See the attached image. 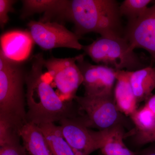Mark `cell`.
Here are the masks:
<instances>
[{
    "label": "cell",
    "mask_w": 155,
    "mask_h": 155,
    "mask_svg": "<svg viewBox=\"0 0 155 155\" xmlns=\"http://www.w3.org/2000/svg\"><path fill=\"white\" fill-rule=\"evenodd\" d=\"M23 146L30 155H53L44 134L38 125L28 122L20 132Z\"/></svg>",
    "instance_id": "obj_15"
},
{
    "label": "cell",
    "mask_w": 155,
    "mask_h": 155,
    "mask_svg": "<svg viewBox=\"0 0 155 155\" xmlns=\"http://www.w3.org/2000/svg\"><path fill=\"white\" fill-rule=\"evenodd\" d=\"M130 71H116V83L114 97L117 108L122 114L130 116L137 110V102L130 82Z\"/></svg>",
    "instance_id": "obj_12"
},
{
    "label": "cell",
    "mask_w": 155,
    "mask_h": 155,
    "mask_svg": "<svg viewBox=\"0 0 155 155\" xmlns=\"http://www.w3.org/2000/svg\"><path fill=\"white\" fill-rule=\"evenodd\" d=\"M0 155H29L20 143L0 147Z\"/></svg>",
    "instance_id": "obj_22"
},
{
    "label": "cell",
    "mask_w": 155,
    "mask_h": 155,
    "mask_svg": "<svg viewBox=\"0 0 155 155\" xmlns=\"http://www.w3.org/2000/svg\"><path fill=\"white\" fill-rule=\"evenodd\" d=\"M14 0H0V26L3 28L9 20L8 13L14 11Z\"/></svg>",
    "instance_id": "obj_20"
},
{
    "label": "cell",
    "mask_w": 155,
    "mask_h": 155,
    "mask_svg": "<svg viewBox=\"0 0 155 155\" xmlns=\"http://www.w3.org/2000/svg\"><path fill=\"white\" fill-rule=\"evenodd\" d=\"M45 60L41 53L33 56L30 70L25 74L27 122L37 125L77 117L72 102L61 99L46 80L43 72Z\"/></svg>",
    "instance_id": "obj_1"
},
{
    "label": "cell",
    "mask_w": 155,
    "mask_h": 155,
    "mask_svg": "<svg viewBox=\"0 0 155 155\" xmlns=\"http://www.w3.org/2000/svg\"><path fill=\"white\" fill-rule=\"evenodd\" d=\"M60 130L75 155H89L101 150L110 129L99 131L90 130L76 118H66L60 122Z\"/></svg>",
    "instance_id": "obj_6"
},
{
    "label": "cell",
    "mask_w": 155,
    "mask_h": 155,
    "mask_svg": "<svg viewBox=\"0 0 155 155\" xmlns=\"http://www.w3.org/2000/svg\"><path fill=\"white\" fill-rule=\"evenodd\" d=\"M82 50L95 63L116 71L131 72L145 67L124 37L115 38L101 37L91 44L83 46Z\"/></svg>",
    "instance_id": "obj_4"
},
{
    "label": "cell",
    "mask_w": 155,
    "mask_h": 155,
    "mask_svg": "<svg viewBox=\"0 0 155 155\" xmlns=\"http://www.w3.org/2000/svg\"><path fill=\"white\" fill-rule=\"evenodd\" d=\"M124 37L132 49H143L155 61V1L142 17L127 23Z\"/></svg>",
    "instance_id": "obj_10"
},
{
    "label": "cell",
    "mask_w": 155,
    "mask_h": 155,
    "mask_svg": "<svg viewBox=\"0 0 155 155\" xmlns=\"http://www.w3.org/2000/svg\"><path fill=\"white\" fill-rule=\"evenodd\" d=\"M132 133H134L135 142L139 145L155 142V126L148 131H138L135 130Z\"/></svg>",
    "instance_id": "obj_21"
},
{
    "label": "cell",
    "mask_w": 155,
    "mask_h": 155,
    "mask_svg": "<svg viewBox=\"0 0 155 155\" xmlns=\"http://www.w3.org/2000/svg\"><path fill=\"white\" fill-rule=\"evenodd\" d=\"M69 0H23L21 17L22 19L38 13H44L40 21H51L57 15L63 18Z\"/></svg>",
    "instance_id": "obj_13"
},
{
    "label": "cell",
    "mask_w": 155,
    "mask_h": 155,
    "mask_svg": "<svg viewBox=\"0 0 155 155\" xmlns=\"http://www.w3.org/2000/svg\"><path fill=\"white\" fill-rule=\"evenodd\" d=\"M122 17L115 0H71L64 16L74 23V33L80 38L90 32L106 38L123 37Z\"/></svg>",
    "instance_id": "obj_2"
},
{
    "label": "cell",
    "mask_w": 155,
    "mask_h": 155,
    "mask_svg": "<svg viewBox=\"0 0 155 155\" xmlns=\"http://www.w3.org/2000/svg\"><path fill=\"white\" fill-rule=\"evenodd\" d=\"M77 104L80 116L76 118L88 128L99 130L110 129L122 125V114L117 108L114 95L109 96H77L74 99Z\"/></svg>",
    "instance_id": "obj_5"
},
{
    "label": "cell",
    "mask_w": 155,
    "mask_h": 155,
    "mask_svg": "<svg viewBox=\"0 0 155 155\" xmlns=\"http://www.w3.org/2000/svg\"><path fill=\"white\" fill-rule=\"evenodd\" d=\"M130 117L137 131H148L155 126V115L145 105L137 109Z\"/></svg>",
    "instance_id": "obj_19"
},
{
    "label": "cell",
    "mask_w": 155,
    "mask_h": 155,
    "mask_svg": "<svg viewBox=\"0 0 155 155\" xmlns=\"http://www.w3.org/2000/svg\"><path fill=\"white\" fill-rule=\"evenodd\" d=\"M38 126L44 134L53 155H75L62 135L59 126L54 123Z\"/></svg>",
    "instance_id": "obj_16"
},
{
    "label": "cell",
    "mask_w": 155,
    "mask_h": 155,
    "mask_svg": "<svg viewBox=\"0 0 155 155\" xmlns=\"http://www.w3.org/2000/svg\"><path fill=\"white\" fill-rule=\"evenodd\" d=\"M85 54H80L77 64L83 76L85 93L88 96L114 95L116 81V71L103 65H94L84 60Z\"/></svg>",
    "instance_id": "obj_9"
},
{
    "label": "cell",
    "mask_w": 155,
    "mask_h": 155,
    "mask_svg": "<svg viewBox=\"0 0 155 155\" xmlns=\"http://www.w3.org/2000/svg\"><path fill=\"white\" fill-rule=\"evenodd\" d=\"M122 125L110 128V133L101 150L103 155H137V153L127 147L124 142Z\"/></svg>",
    "instance_id": "obj_17"
},
{
    "label": "cell",
    "mask_w": 155,
    "mask_h": 155,
    "mask_svg": "<svg viewBox=\"0 0 155 155\" xmlns=\"http://www.w3.org/2000/svg\"><path fill=\"white\" fill-rule=\"evenodd\" d=\"M19 64L0 51V121L21 129L28 122L23 87L26 73Z\"/></svg>",
    "instance_id": "obj_3"
},
{
    "label": "cell",
    "mask_w": 155,
    "mask_h": 155,
    "mask_svg": "<svg viewBox=\"0 0 155 155\" xmlns=\"http://www.w3.org/2000/svg\"><path fill=\"white\" fill-rule=\"evenodd\" d=\"M130 82L137 103L147 101L155 89V67L149 66L130 72Z\"/></svg>",
    "instance_id": "obj_14"
},
{
    "label": "cell",
    "mask_w": 155,
    "mask_h": 155,
    "mask_svg": "<svg viewBox=\"0 0 155 155\" xmlns=\"http://www.w3.org/2000/svg\"><path fill=\"white\" fill-rule=\"evenodd\" d=\"M35 43L43 50L59 48L82 50L80 38L57 22L31 21L27 24Z\"/></svg>",
    "instance_id": "obj_8"
},
{
    "label": "cell",
    "mask_w": 155,
    "mask_h": 155,
    "mask_svg": "<svg viewBox=\"0 0 155 155\" xmlns=\"http://www.w3.org/2000/svg\"><path fill=\"white\" fill-rule=\"evenodd\" d=\"M151 0H125L119 5L121 16L126 17L128 22H134L142 17L149 8Z\"/></svg>",
    "instance_id": "obj_18"
},
{
    "label": "cell",
    "mask_w": 155,
    "mask_h": 155,
    "mask_svg": "<svg viewBox=\"0 0 155 155\" xmlns=\"http://www.w3.org/2000/svg\"><path fill=\"white\" fill-rule=\"evenodd\" d=\"M79 57L80 55L71 58L54 57L44 61V67L58 89V94L65 101L70 102L75 99L83 82V76L77 64Z\"/></svg>",
    "instance_id": "obj_7"
},
{
    "label": "cell",
    "mask_w": 155,
    "mask_h": 155,
    "mask_svg": "<svg viewBox=\"0 0 155 155\" xmlns=\"http://www.w3.org/2000/svg\"><path fill=\"white\" fill-rule=\"evenodd\" d=\"M1 51L4 56L14 62L21 63L30 56L34 43L29 31L14 30L1 36Z\"/></svg>",
    "instance_id": "obj_11"
},
{
    "label": "cell",
    "mask_w": 155,
    "mask_h": 155,
    "mask_svg": "<svg viewBox=\"0 0 155 155\" xmlns=\"http://www.w3.org/2000/svg\"><path fill=\"white\" fill-rule=\"evenodd\" d=\"M146 101L145 106L155 115V94L150 97Z\"/></svg>",
    "instance_id": "obj_23"
},
{
    "label": "cell",
    "mask_w": 155,
    "mask_h": 155,
    "mask_svg": "<svg viewBox=\"0 0 155 155\" xmlns=\"http://www.w3.org/2000/svg\"><path fill=\"white\" fill-rule=\"evenodd\" d=\"M141 155H155V148L147 150Z\"/></svg>",
    "instance_id": "obj_24"
}]
</instances>
